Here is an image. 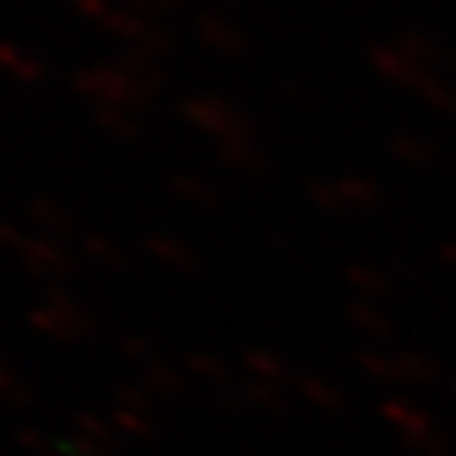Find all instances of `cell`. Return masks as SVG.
<instances>
[{
	"label": "cell",
	"instance_id": "15",
	"mask_svg": "<svg viewBox=\"0 0 456 456\" xmlns=\"http://www.w3.org/2000/svg\"><path fill=\"white\" fill-rule=\"evenodd\" d=\"M134 4H141V8H166V4H173V0H134Z\"/></svg>",
	"mask_w": 456,
	"mask_h": 456
},
{
	"label": "cell",
	"instance_id": "2",
	"mask_svg": "<svg viewBox=\"0 0 456 456\" xmlns=\"http://www.w3.org/2000/svg\"><path fill=\"white\" fill-rule=\"evenodd\" d=\"M33 327H40L51 338L72 341V338H83L90 330V316L76 302H69V298H51L47 305H40L33 313Z\"/></svg>",
	"mask_w": 456,
	"mask_h": 456
},
{
	"label": "cell",
	"instance_id": "12",
	"mask_svg": "<svg viewBox=\"0 0 456 456\" xmlns=\"http://www.w3.org/2000/svg\"><path fill=\"white\" fill-rule=\"evenodd\" d=\"M123 356L130 360V363H151L155 356H151V341L148 338H141V334H130V338H123Z\"/></svg>",
	"mask_w": 456,
	"mask_h": 456
},
{
	"label": "cell",
	"instance_id": "3",
	"mask_svg": "<svg viewBox=\"0 0 456 456\" xmlns=\"http://www.w3.org/2000/svg\"><path fill=\"white\" fill-rule=\"evenodd\" d=\"M19 256H22V263H26L33 273H40V277H69V273H72V259L65 256V248L51 245V241H44V238H29V234H26V241L19 245Z\"/></svg>",
	"mask_w": 456,
	"mask_h": 456
},
{
	"label": "cell",
	"instance_id": "6",
	"mask_svg": "<svg viewBox=\"0 0 456 456\" xmlns=\"http://www.w3.org/2000/svg\"><path fill=\"white\" fill-rule=\"evenodd\" d=\"M141 370H144V388H148L151 395H180L183 381H180V374H176L169 363L151 360V363H144Z\"/></svg>",
	"mask_w": 456,
	"mask_h": 456
},
{
	"label": "cell",
	"instance_id": "1",
	"mask_svg": "<svg viewBox=\"0 0 456 456\" xmlns=\"http://www.w3.org/2000/svg\"><path fill=\"white\" fill-rule=\"evenodd\" d=\"M79 94H86L90 101H97V108L116 104V108H141L148 101L151 90L141 86V79L119 61V65H97L76 76Z\"/></svg>",
	"mask_w": 456,
	"mask_h": 456
},
{
	"label": "cell",
	"instance_id": "14",
	"mask_svg": "<svg viewBox=\"0 0 456 456\" xmlns=\"http://www.w3.org/2000/svg\"><path fill=\"white\" fill-rule=\"evenodd\" d=\"M0 399H8V403H26V388H22V381H19L15 370L4 367V363H0Z\"/></svg>",
	"mask_w": 456,
	"mask_h": 456
},
{
	"label": "cell",
	"instance_id": "10",
	"mask_svg": "<svg viewBox=\"0 0 456 456\" xmlns=\"http://www.w3.org/2000/svg\"><path fill=\"white\" fill-rule=\"evenodd\" d=\"M83 248H86L90 259H97V263H104V266H123V252L111 245V241H104V238H86Z\"/></svg>",
	"mask_w": 456,
	"mask_h": 456
},
{
	"label": "cell",
	"instance_id": "13",
	"mask_svg": "<svg viewBox=\"0 0 456 456\" xmlns=\"http://www.w3.org/2000/svg\"><path fill=\"white\" fill-rule=\"evenodd\" d=\"M173 187H176L187 201H198V205H205V201H208V183H205V180H198V176H187V173H183V176H176V180H173Z\"/></svg>",
	"mask_w": 456,
	"mask_h": 456
},
{
	"label": "cell",
	"instance_id": "11",
	"mask_svg": "<svg viewBox=\"0 0 456 456\" xmlns=\"http://www.w3.org/2000/svg\"><path fill=\"white\" fill-rule=\"evenodd\" d=\"M198 33H201V40H212V44H223L219 51H231L226 44H231V29H226L216 15H198Z\"/></svg>",
	"mask_w": 456,
	"mask_h": 456
},
{
	"label": "cell",
	"instance_id": "8",
	"mask_svg": "<svg viewBox=\"0 0 456 456\" xmlns=\"http://www.w3.org/2000/svg\"><path fill=\"white\" fill-rule=\"evenodd\" d=\"M148 248H151V256H155V259H162V263H169V266H180V270H194V266H198V259H194L180 241L151 238V241H148Z\"/></svg>",
	"mask_w": 456,
	"mask_h": 456
},
{
	"label": "cell",
	"instance_id": "7",
	"mask_svg": "<svg viewBox=\"0 0 456 456\" xmlns=\"http://www.w3.org/2000/svg\"><path fill=\"white\" fill-rule=\"evenodd\" d=\"M134 108H116V104H104L97 108V123L108 130V134H119V137H134L137 134V119L130 116Z\"/></svg>",
	"mask_w": 456,
	"mask_h": 456
},
{
	"label": "cell",
	"instance_id": "5",
	"mask_svg": "<svg viewBox=\"0 0 456 456\" xmlns=\"http://www.w3.org/2000/svg\"><path fill=\"white\" fill-rule=\"evenodd\" d=\"M29 216L44 226V231H51V234H69L72 226H76V223H72V212L61 208L58 201H51V198H33Z\"/></svg>",
	"mask_w": 456,
	"mask_h": 456
},
{
	"label": "cell",
	"instance_id": "9",
	"mask_svg": "<svg viewBox=\"0 0 456 456\" xmlns=\"http://www.w3.org/2000/svg\"><path fill=\"white\" fill-rule=\"evenodd\" d=\"M111 428L116 431H123V435H134V438H144V435H151V424L144 420V413H137V410H116L111 413Z\"/></svg>",
	"mask_w": 456,
	"mask_h": 456
},
{
	"label": "cell",
	"instance_id": "4",
	"mask_svg": "<svg viewBox=\"0 0 456 456\" xmlns=\"http://www.w3.org/2000/svg\"><path fill=\"white\" fill-rule=\"evenodd\" d=\"M0 69H4L8 76H15V79H22V83H37L40 79V61L33 58V54H26L22 47H15V44H0Z\"/></svg>",
	"mask_w": 456,
	"mask_h": 456
}]
</instances>
